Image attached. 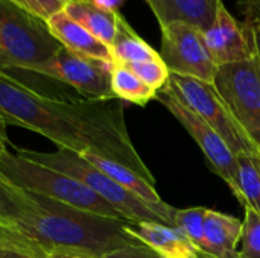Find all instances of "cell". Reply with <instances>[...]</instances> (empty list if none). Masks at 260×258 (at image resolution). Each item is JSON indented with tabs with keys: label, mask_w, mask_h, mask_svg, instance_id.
Masks as SVG:
<instances>
[{
	"label": "cell",
	"mask_w": 260,
	"mask_h": 258,
	"mask_svg": "<svg viewBox=\"0 0 260 258\" xmlns=\"http://www.w3.org/2000/svg\"><path fill=\"white\" fill-rule=\"evenodd\" d=\"M238 8L248 24H260V0H238Z\"/></svg>",
	"instance_id": "cell-28"
},
{
	"label": "cell",
	"mask_w": 260,
	"mask_h": 258,
	"mask_svg": "<svg viewBox=\"0 0 260 258\" xmlns=\"http://www.w3.org/2000/svg\"><path fill=\"white\" fill-rule=\"evenodd\" d=\"M8 144H9V138L6 134V123L0 119V154L8 149Z\"/></svg>",
	"instance_id": "cell-32"
},
{
	"label": "cell",
	"mask_w": 260,
	"mask_h": 258,
	"mask_svg": "<svg viewBox=\"0 0 260 258\" xmlns=\"http://www.w3.org/2000/svg\"><path fill=\"white\" fill-rule=\"evenodd\" d=\"M37 208L30 193L15 189L0 179V227L12 228Z\"/></svg>",
	"instance_id": "cell-20"
},
{
	"label": "cell",
	"mask_w": 260,
	"mask_h": 258,
	"mask_svg": "<svg viewBox=\"0 0 260 258\" xmlns=\"http://www.w3.org/2000/svg\"><path fill=\"white\" fill-rule=\"evenodd\" d=\"M110 49L113 55V62H119L123 65L161 59L160 53L152 49L142 36H139V33L129 26L122 14L119 15L117 33Z\"/></svg>",
	"instance_id": "cell-18"
},
{
	"label": "cell",
	"mask_w": 260,
	"mask_h": 258,
	"mask_svg": "<svg viewBox=\"0 0 260 258\" xmlns=\"http://www.w3.org/2000/svg\"><path fill=\"white\" fill-rule=\"evenodd\" d=\"M110 62L61 47L38 75L72 87L85 99H111L114 96L110 87Z\"/></svg>",
	"instance_id": "cell-10"
},
{
	"label": "cell",
	"mask_w": 260,
	"mask_h": 258,
	"mask_svg": "<svg viewBox=\"0 0 260 258\" xmlns=\"http://www.w3.org/2000/svg\"><path fill=\"white\" fill-rule=\"evenodd\" d=\"M15 152L30 161L62 172L75 178L76 181L82 182L90 190H93L98 196H101L105 202H108L117 211H120L129 222L148 220V222L165 224L163 219L158 214H155L145 202H142L139 198L131 195L128 190H125L114 179H111L108 175L96 169L82 155L76 152L64 151V149H58L55 152H37L21 148H17Z\"/></svg>",
	"instance_id": "cell-5"
},
{
	"label": "cell",
	"mask_w": 260,
	"mask_h": 258,
	"mask_svg": "<svg viewBox=\"0 0 260 258\" xmlns=\"http://www.w3.org/2000/svg\"><path fill=\"white\" fill-rule=\"evenodd\" d=\"M0 258H38L24 251L12 249V248H0Z\"/></svg>",
	"instance_id": "cell-31"
},
{
	"label": "cell",
	"mask_w": 260,
	"mask_h": 258,
	"mask_svg": "<svg viewBox=\"0 0 260 258\" xmlns=\"http://www.w3.org/2000/svg\"><path fill=\"white\" fill-rule=\"evenodd\" d=\"M43 258H98L87 254H78V252H67V251H46Z\"/></svg>",
	"instance_id": "cell-30"
},
{
	"label": "cell",
	"mask_w": 260,
	"mask_h": 258,
	"mask_svg": "<svg viewBox=\"0 0 260 258\" xmlns=\"http://www.w3.org/2000/svg\"><path fill=\"white\" fill-rule=\"evenodd\" d=\"M69 0H24L30 14L46 21L53 14L64 11Z\"/></svg>",
	"instance_id": "cell-26"
},
{
	"label": "cell",
	"mask_w": 260,
	"mask_h": 258,
	"mask_svg": "<svg viewBox=\"0 0 260 258\" xmlns=\"http://www.w3.org/2000/svg\"><path fill=\"white\" fill-rule=\"evenodd\" d=\"M168 85L209 126H212L236 155H260L247 132L230 113L213 82L171 73Z\"/></svg>",
	"instance_id": "cell-6"
},
{
	"label": "cell",
	"mask_w": 260,
	"mask_h": 258,
	"mask_svg": "<svg viewBox=\"0 0 260 258\" xmlns=\"http://www.w3.org/2000/svg\"><path fill=\"white\" fill-rule=\"evenodd\" d=\"M160 30V56L171 73L213 82L218 67L209 55L203 30L183 21L169 23Z\"/></svg>",
	"instance_id": "cell-9"
},
{
	"label": "cell",
	"mask_w": 260,
	"mask_h": 258,
	"mask_svg": "<svg viewBox=\"0 0 260 258\" xmlns=\"http://www.w3.org/2000/svg\"><path fill=\"white\" fill-rule=\"evenodd\" d=\"M47 29L59 41V44L75 53L94 58L113 64L111 49L90 33L84 26L69 17L64 11H59L46 20Z\"/></svg>",
	"instance_id": "cell-14"
},
{
	"label": "cell",
	"mask_w": 260,
	"mask_h": 258,
	"mask_svg": "<svg viewBox=\"0 0 260 258\" xmlns=\"http://www.w3.org/2000/svg\"><path fill=\"white\" fill-rule=\"evenodd\" d=\"M0 179L30 195L43 196L105 217L126 220L120 211L82 182L62 172L30 161L9 149L0 154Z\"/></svg>",
	"instance_id": "cell-3"
},
{
	"label": "cell",
	"mask_w": 260,
	"mask_h": 258,
	"mask_svg": "<svg viewBox=\"0 0 260 258\" xmlns=\"http://www.w3.org/2000/svg\"><path fill=\"white\" fill-rule=\"evenodd\" d=\"M64 12L84 26L90 33L101 40L105 46L111 47L116 33L120 11L108 12L91 3V0H69Z\"/></svg>",
	"instance_id": "cell-17"
},
{
	"label": "cell",
	"mask_w": 260,
	"mask_h": 258,
	"mask_svg": "<svg viewBox=\"0 0 260 258\" xmlns=\"http://www.w3.org/2000/svg\"><path fill=\"white\" fill-rule=\"evenodd\" d=\"M242 222L233 216L207 208L204 220L206 252L213 258H238Z\"/></svg>",
	"instance_id": "cell-16"
},
{
	"label": "cell",
	"mask_w": 260,
	"mask_h": 258,
	"mask_svg": "<svg viewBox=\"0 0 260 258\" xmlns=\"http://www.w3.org/2000/svg\"><path fill=\"white\" fill-rule=\"evenodd\" d=\"M126 231L161 258H201V252L175 227L161 222H126Z\"/></svg>",
	"instance_id": "cell-13"
},
{
	"label": "cell",
	"mask_w": 260,
	"mask_h": 258,
	"mask_svg": "<svg viewBox=\"0 0 260 258\" xmlns=\"http://www.w3.org/2000/svg\"><path fill=\"white\" fill-rule=\"evenodd\" d=\"M204 207H193V208H175L172 227L178 228L190 242L192 245L201 252H206V237H204V220H206Z\"/></svg>",
	"instance_id": "cell-22"
},
{
	"label": "cell",
	"mask_w": 260,
	"mask_h": 258,
	"mask_svg": "<svg viewBox=\"0 0 260 258\" xmlns=\"http://www.w3.org/2000/svg\"><path fill=\"white\" fill-rule=\"evenodd\" d=\"M102 258H161L158 254H155L152 249H149L145 245L140 246H128L123 249H117L114 252L107 254Z\"/></svg>",
	"instance_id": "cell-27"
},
{
	"label": "cell",
	"mask_w": 260,
	"mask_h": 258,
	"mask_svg": "<svg viewBox=\"0 0 260 258\" xmlns=\"http://www.w3.org/2000/svg\"><path fill=\"white\" fill-rule=\"evenodd\" d=\"M91 3L104 11L108 12H117L119 8L125 3V0H91Z\"/></svg>",
	"instance_id": "cell-29"
},
{
	"label": "cell",
	"mask_w": 260,
	"mask_h": 258,
	"mask_svg": "<svg viewBox=\"0 0 260 258\" xmlns=\"http://www.w3.org/2000/svg\"><path fill=\"white\" fill-rule=\"evenodd\" d=\"M0 119L6 126L24 128L46 137L58 149L114 160L155 184L131 141L122 100L116 97L56 99L3 71Z\"/></svg>",
	"instance_id": "cell-1"
},
{
	"label": "cell",
	"mask_w": 260,
	"mask_h": 258,
	"mask_svg": "<svg viewBox=\"0 0 260 258\" xmlns=\"http://www.w3.org/2000/svg\"><path fill=\"white\" fill-rule=\"evenodd\" d=\"M245 208L238 258H260V214L250 207Z\"/></svg>",
	"instance_id": "cell-23"
},
{
	"label": "cell",
	"mask_w": 260,
	"mask_h": 258,
	"mask_svg": "<svg viewBox=\"0 0 260 258\" xmlns=\"http://www.w3.org/2000/svg\"><path fill=\"white\" fill-rule=\"evenodd\" d=\"M79 155H82L90 164H93L96 169H99L101 172L108 175L111 179H114L119 186H122L131 195H134L142 202H145L155 214H158L163 219V222L166 225L172 227L175 208L171 207L169 204H166L160 198V195L154 189V184H151L148 179H145L136 170H133L114 160H110V158H105L101 155H94V154H79Z\"/></svg>",
	"instance_id": "cell-12"
},
{
	"label": "cell",
	"mask_w": 260,
	"mask_h": 258,
	"mask_svg": "<svg viewBox=\"0 0 260 258\" xmlns=\"http://www.w3.org/2000/svg\"><path fill=\"white\" fill-rule=\"evenodd\" d=\"M166 109L183 125V128L192 135L197 144L204 152L207 161L213 170L221 176V179L232 189L239 201L238 187V158L219 137V134L209 126L200 116H197L166 84L155 97Z\"/></svg>",
	"instance_id": "cell-8"
},
{
	"label": "cell",
	"mask_w": 260,
	"mask_h": 258,
	"mask_svg": "<svg viewBox=\"0 0 260 258\" xmlns=\"http://www.w3.org/2000/svg\"><path fill=\"white\" fill-rule=\"evenodd\" d=\"M213 85L260 152V59L219 65Z\"/></svg>",
	"instance_id": "cell-7"
},
{
	"label": "cell",
	"mask_w": 260,
	"mask_h": 258,
	"mask_svg": "<svg viewBox=\"0 0 260 258\" xmlns=\"http://www.w3.org/2000/svg\"><path fill=\"white\" fill-rule=\"evenodd\" d=\"M110 87L116 99L129 102L139 106L148 105L157 97V91L139 79L126 65L113 62L110 71Z\"/></svg>",
	"instance_id": "cell-19"
},
{
	"label": "cell",
	"mask_w": 260,
	"mask_h": 258,
	"mask_svg": "<svg viewBox=\"0 0 260 258\" xmlns=\"http://www.w3.org/2000/svg\"><path fill=\"white\" fill-rule=\"evenodd\" d=\"M236 158L239 202L260 214V155H241Z\"/></svg>",
	"instance_id": "cell-21"
},
{
	"label": "cell",
	"mask_w": 260,
	"mask_h": 258,
	"mask_svg": "<svg viewBox=\"0 0 260 258\" xmlns=\"http://www.w3.org/2000/svg\"><path fill=\"white\" fill-rule=\"evenodd\" d=\"M0 248H12V249L24 251L38 258H43L46 254L40 246H37L34 242L21 236L17 230L5 228V227H0Z\"/></svg>",
	"instance_id": "cell-25"
},
{
	"label": "cell",
	"mask_w": 260,
	"mask_h": 258,
	"mask_svg": "<svg viewBox=\"0 0 260 258\" xmlns=\"http://www.w3.org/2000/svg\"><path fill=\"white\" fill-rule=\"evenodd\" d=\"M203 35L216 67L245 61L256 55L251 24L236 20L224 3L219 5L215 21Z\"/></svg>",
	"instance_id": "cell-11"
},
{
	"label": "cell",
	"mask_w": 260,
	"mask_h": 258,
	"mask_svg": "<svg viewBox=\"0 0 260 258\" xmlns=\"http://www.w3.org/2000/svg\"><path fill=\"white\" fill-rule=\"evenodd\" d=\"M126 67H128L139 79H142L148 87H151V88L155 90L157 93L168 84L169 76H171V71L168 70L166 64H165L161 59L126 64Z\"/></svg>",
	"instance_id": "cell-24"
},
{
	"label": "cell",
	"mask_w": 260,
	"mask_h": 258,
	"mask_svg": "<svg viewBox=\"0 0 260 258\" xmlns=\"http://www.w3.org/2000/svg\"><path fill=\"white\" fill-rule=\"evenodd\" d=\"M12 2H14V3H17L20 8H23V9L29 11V9H27V6H26V3H24V0H12Z\"/></svg>",
	"instance_id": "cell-34"
},
{
	"label": "cell",
	"mask_w": 260,
	"mask_h": 258,
	"mask_svg": "<svg viewBox=\"0 0 260 258\" xmlns=\"http://www.w3.org/2000/svg\"><path fill=\"white\" fill-rule=\"evenodd\" d=\"M201 258H213V257H210V255H203V254H201Z\"/></svg>",
	"instance_id": "cell-35"
},
{
	"label": "cell",
	"mask_w": 260,
	"mask_h": 258,
	"mask_svg": "<svg viewBox=\"0 0 260 258\" xmlns=\"http://www.w3.org/2000/svg\"><path fill=\"white\" fill-rule=\"evenodd\" d=\"M251 30H253V38H254L256 55L260 59V24H251Z\"/></svg>",
	"instance_id": "cell-33"
},
{
	"label": "cell",
	"mask_w": 260,
	"mask_h": 258,
	"mask_svg": "<svg viewBox=\"0 0 260 258\" xmlns=\"http://www.w3.org/2000/svg\"><path fill=\"white\" fill-rule=\"evenodd\" d=\"M37 208L14 228L46 251H67L102 258L128 246H140L125 224L32 195Z\"/></svg>",
	"instance_id": "cell-2"
},
{
	"label": "cell",
	"mask_w": 260,
	"mask_h": 258,
	"mask_svg": "<svg viewBox=\"0 0 260 258\" xmlns=\"http://www.w3.org/2000/svg\"><path fill=\"white\" fill-rule=\"evenodd\" d=\"M154 12L160 27L183 21L206 32L215 21L222 0H145Z\"/></svg>",
	"instance_id": "cell-15"
},
{
	"label": "cell",
	"mask_w": 260,
	"mask_h": 258,
	"mask_svg": "<svg viewBox=\"0 0 260 258\" xmlns=\"http://www.w3.org/2000/svg\"><path fill=\"white\" fill-rule=\"evenodd\" d=\"M62 46L46 21L12 0H0V68L38 75Z\"/></svg>",
	"instance_id": "cell-4"
}]
</instances>
